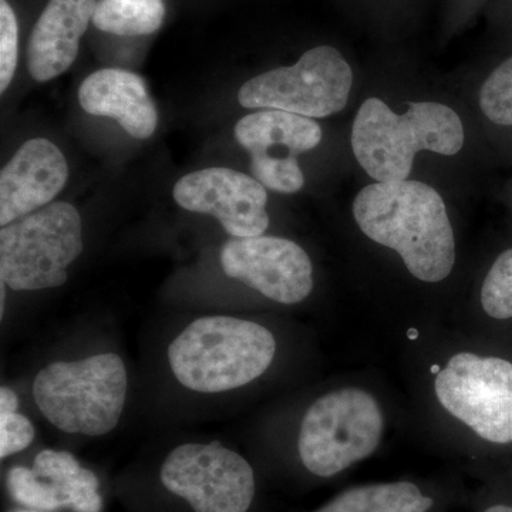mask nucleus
<instances>
[{"label": "nucleus", "instance_id": "obj_1", "mask_svg": "<svg viewBox=\"0 0 512 512\" xmlns=\"http://www.w3.org/2000/svg\"><path fill=\"white\" fill-rule=\"evenodd\" d=\"M367 238L402 256L414 278L444 281L456 262V241L439 192L420 181L367 185L353 201Z\"/></svg>", "mask_w": 512, "mask_h": 512}, {"label": "nucleus", "instance_id": "obj_2", "mask_svg": "<svg viewBox=\"0 0 512 512\" xmlns=\"http://www.w3.org/2000/svg\"><path fill=\"white\" fill-rule=\"evenodd\" d=\"M464 138L456 111L436 101L410 103L406 113L397 114L372 97L360 106L352 127L357 163L377 183L407 181L420 151L456 156Z\"/></svg>", "mask_w": 512, "mask_h": 512}, {"label": "nucleus", "instance_id": "obj_3", "mask_svg": "<svg viewBox=\"0 0 512 512\" xmlns=\"http://www.w3.org/2000/svg\"><path fill=\"white\" fill-rule=\"evenodd\" d=\"M276 340L259 323L229 316L194 320L171 342L175 379L198 393H222L254 382L271 366Z\"/></svg>", "mask_w": 512, "mask_h": 512}, {"label": "nucleus", "instance_id": "obj_4", "mask_svg": "<svg viewBox=\"0 0 512 512\" xmlns=\"http://www.w3.org/2000/svg\"><path fill=\"white\" fill-rule=\"evenodd\" d=\"M127 386L121 357L103 353L46 366L33 383V399L40 413L57 429L97 437L119 424Z\"/></svg>", "mask_w": 512, "mask_h": 512}, {"label": "nucleus", "instance_id": "obj_5", "mask_svg": "<svg viewBox=\"0 0 512 512\" xmlns=\"http://www.w3.org/2000/svg\"><path fill=\"white\" fill-rule=\"evenodd\" d=\"M82 252L79 211L67 202H52L2 227L0 278L13 291L59 288Z\"/></svg>", "mask_w": 512, "mask_h": 512}, {"label": "nucleus", "instance_id": "obj_6", "mask_svg": "<svg viewBox=\"0 0 512 512\" xmlns=\"http://www.w3.org/2000/svg\"><path fill=\"white\" fill-rule=\"evenodd\" d=\"M382 409L365 390H336L320 397L303 417L299 456L315 476L328 478L372 456L382 440Z\"/></svg>", "mask_w": 512, "mask_h": 512}, {"label": "nucleus", "instance_id": "obj_7", "mask_svg": "<svg viewBox=\"0 0 512 512\" xmlns=\"http://www.w3.org/2000/svg\"><path fill=\"white\" fill-rule=\"evenodd\" d=\"M352 67L338 49L318 46L293 66L278 67L248 80L239 89L245 109L288 111L323 119L345 109L352 90Z\"/></svg>", "mask_w": 512, "mask_h": 512}, {"label": "nucleus", "instance_id": "obj_8", "mask_svg": "<svg viewBox=\"0 0 512 512\" xmlns=\"http://www.w3.org/2000/svg\"><path fill=\"white\" fill-rule=\"evenodd\" d=\"M441 406L495 444L512 441V363L458 353L436 377Z\"/></svg>", "mask_w": 512, "mask_h": 512}, {"label": "nucleus", "instance_id": "obj_9", "mask_svg": "<svg viewBox=\"0 0 512 512\" xmlns=\"http://www.w3.org/2000/svg\"><path fill=\"white\" fill-rule=\"evenodd\" d=\"M161 483L194 512H248L255 497L251 464L218 441L174 448L161 467Z\"/></svg>", "mask_w": 512, "mask_h": 512}, {"label": "nucleus", "instance_id": "obj_10", "mask_svg": "<svg viewBox=\"0 0 512 512\" xmlns=\"http://www.w3.org/2000/svg\"><path fill=\"white\" fill-rule=\"evenodd\" d=\"M315 120L288 111L262 109L242 117L235 126L239 146L251 154L254 178L268 190L295 194L305 185L299 154L322 141Z\"/></svg>", "mask_w": 512, "mask_h": 512}, {"label": "nucleus", "instance_id": "obj_11", "mask_svg": "<svg viewBox=\"0 0 512 512\" xmlns=\"http://www.w3.org/2000/svg\"><path fill=\"white\" fill-rule=\"evenodd\" d=\"M225 275L255 289L271 301L295 305L313 289L311 258L291 239L235 238L221 249Z\"/></svg>", "mask_w": 512, "mask_h": 512}, {"label": "nucleus", "instance_id": "obj_12", "mask_svg": "<svg viewBox=\"0 0 512 512\" xmlns=\"http://www.w3.org/2000/svg\"><path fill=\"white\" fill-rule=\"evenodd\" d=\"M173 195L184 210L217 218L234 238L264 235L271 222L264 185L231 168H205L184 175L175 183Z\"/></svg>", "mask_w": 512, "mask_h": 512}, {"label": "nucleus", "instance_id": "obj_13", "mask_svg": "<svg viewBox=\"0 0 512 512\" xmlns=\"http://www.w3.org/2000/svg\"><path fill=\"white\" fill-rule=\"evenodd\" d=\"M67 178L69 167L59 147L46 138L26 141L0 173V225L49 205Z\"/></svg>", "mask_w": 512, "mask_h": 512}, {"label": "nucleus", "instance_id": "obj_14", "mask_svg": "<svg viewBox=\"0 0 512 512\" xmlns=\"http://www.w3.org/2000/svg\"><path fill=\"white\" fill-rule=\"evenodd\" d=\"M96 5L97 0H49L28 43L26 63L36 82H50L72 67Z\"/></svg>", "mask_w": 512, "mask_h": 512}, {"label": "nucleus", "instance_id": "obj_15", "mask_svg": "<svg viewBox=\"0 0 512 512\" xmlns=\"http://www.w3.org/2000/svg\"><path fill=\"white\" fill-rule=\"evenodd\" d=\"M80 106L92 116L114 119L128 136L146 140L158 123L156 104L143 77L121 69H101L79 87Z\"/></svg>", "mask_w": 512, "mask_h": 512}, {"label": "nucleus", "instance_id": "obj_16", "mask_svg": "<svg viewBox=\"0 0 512 512\" xmlns=\"http://www.w3.org/2000/svg\"><path fill=\"white\" fill-rule=\"evenodd\" d=\"M33 473L55 484L74 512H100L103 500L99 494V478L80 466L67 451L43 450L33 463Z\"/></svg>", "mask_w": 512, "mask_h": 512}, {"label": "nucleus", "instance_id": "obj_17", "mask_svg": "<svg viewBox=\"0 0 512 512\" xmlns=\"http://www.w3.org/2000/svg\"><path fill=\"white\" fill-rule=\"evenodd\" d=\"M433 498L407 481L362 485L333 498L315 512H427Z\"/></svg>", "mask_w": 512, "mask_h": 512}, {"label": "nucleus", "instance_id": "obj_18", "mask_svg": "<svg viewBox=\"0 0 512 512\" xmlns=\"http://www.w3.org/2000/svg\"><path fill=\"white\" fill-rule=\"evenodd\" d=\"M164 19V0H99L93 25L111 35L144 36L157 32Z\"/></svg>", "mask_w": 512, "mask_h": 512}, {"label": "nucleus", "instance_id": "obj_19", "mask_svg": "<svg viewBox=\"0 0 512 512\" xmlns=\"http://www.w3.org/2000/svg\"><path fill=\"white\" fill-rule=\"evenodd\" d=\"M6 485L16 503L33 510L55 511L67 507L62 491L55 484L37 477L29 468H10Z\"/></svg>", "mask_w": 512, "mask_h": 512}, {"label": "nucleus", "instance_id": "obj_20", "mask_svg": "<svg viewBox=\"0 0 512 512\" xmlns=\"http://www.w3.org/2000/svg\"><path fill=\"white\" fill-rule=\"evenodd\" d=\"M481 303L491 318H512V248L498 256L485 276Z\"/></svg>", "mask_w": 512, "mask_h": 512}, {"label": "nucleus", "instance_id": "obj_21", "mask_svg": "<svg viewBox=\"0 0 512 512\" xmlns=\"http://www.w3.org/2000/svg\"><path fill=\"white\" fill-rule=\"evenodd\" d=\"M480 106L488 120L498 126H512V57L485 80L480 92Z\"/></svg>", "mask_w": 512, "mask_h": 512}, {"label": "nucleus", "instance_id": "obj_22", "mask_svg": "<svg viewBox=\"0 0 512 512\" xmlns=\"http://www.w3.org/2000/svg\"><path fill=\"white\" fill-rule=\"evenodd\" d=\"M19 56V25L6 0H0V93H5L15 76Z\"/></svg>", "mask_w": 512, "mask_h": 512}, {"label": "nucleus", "instance_id": "obj_23", "mask_svg": "<svg viewBox=\"0 0 512 512\" xmlns=\"http://www.w3.org/2000/svg\"><path fill=\"white\" fill-rule=\"evenodd\" d=\"M36 430L28 417L18 412L0 414V458L20 453L35 440Z\"/></svg>", "mask_w": 512, "mask_h": 512}, {"label": "nucleus", "instance_id": "obj_24", "mask_svg": "<svg viewBox=\"0 0 512 512\" xmlns=\"http://www.w3.org/2000/svg\"><path fill=\"white\" fill-rule=\"evenodd\" d=\"M19 409V399L9 387L0 389V414L16 413Z\"/></svg>", "mask_w": 512, "mask_h": 512}, {"label": "nucleus", "instance_id": "obj_25", "mask_svg": "<svg viewBox=\"0 0 512 512\" xmlns=\"http://www.w3.org/2000/svg\"><path fill=\"white\" fill-rule=\"evenodd\" d=\"M484 512H512V505H494Z\"/></svg>", "mask_w": 512, "mask_h": 512}, {"label": "nucleus", "instance_id": "obj_26", "mask_svg": "<svg viewBox=\"0 0 512 512\" xmlns=\"http://www.w3.org/2000/svg\"><path fill=\"white\" fill-rule=\"evenodd\" d=\"M18 512H28V511H18Z\"/></svg>", "mask_w": 512, "mask_h": 512}]
</instances>
